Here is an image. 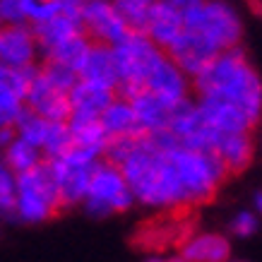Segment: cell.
Wrapping results in <instances>:
<instances>
[{"label": "cell", "mask_w": 262, "mask_h": 262, "mask_svg": "<svg viewBox=\"0 0 262 262\" xmlns=\"http://www.w3.org/2000/svg\"><path fill=\"white\" fill-rule=\"evenodd\" d=\"M46 130H48V120L32 113L29 108H24V113L15 123V135L19 140H24V142H29L32 147H36V149H41V144L46 140Z\"/></svg>", "instance_id": "cell-29"}, {"label": "cell", "mask_w": 262, "mask_h": 262, "mask_svg": "<svg viewBox=\"0 0 262 262\" xmlns=\"http://www.w3.org/2000/svg\"><path fill=\"white\" fill-rule=\"evenodd\" d=\"M39 58V41L29 24H12L0 29V68L27 70V68H36Z\"/></svg>", "instance_id": "cell-11"}, {"label": "cell", "mask_w": 262, "mask_h": 262, "mask_svg": "<svg viewBox=\"0 0 262 262\" xmlns=\"http://www.w3.org/2000/svg\"><path fill=\"white\" fill-rule=\"evenodd\" d=\"M15 127H0V154L8 149L10 144H12V140H15Z\"/></svg>", "instance_id": "cell-36"}, {"label": "cell", "mask_w": 262, "mask_h": 262, "mask_svg": "<svg viewBox=\"0 0 262 262\" xmlns=\"http://www.w3.org/2000/svg\"><path fill=\"white\" fill-rule=\"evenodd\" d=\"M166 56L171 58L188 77H198L200 72L205 70L207 65L212 63L219 53L212 51L205 41H200L195 34L183 29V34L173 41V46L166 51Z\"/></svg>", "instance_id": "cell-16"}, {"label": "cell", "mask_w": 262, "mask_h": 262, "mask_svg": "<svg viewBox=\"0 0 262 262\" xmlns=\"http://www.w3.org/2000/svg\"><path fill=\"white\" fill-rule=\"evenodd\" d=\"M260 226V216L255 214L253 209H241L236 214L231 216L229 222V231L233 236H238V238H248V236H253L255 231Z\"/></svg>", "instance_id": "cell-33"}, {"label": "cell", "mask_w": 262, "mask_h": 262, "mask_svg": "<svg viewBox=\"0 0 262 262\" xmlns=\"http://www.w3.org/2000/svg\"><path fill=\"white\" fill-rule=\"evenodd\" d=\"M144 92L157 96L168 108H176L178 103L188 101V75L168 56H164L149 72V77L144 82Z\"/></svg>", "instance_id": "cell-14"}, {"label": "cell", "mask_w": 262, "mask_h": 262, "mask_svg": "<svg viewBox=\"0 0 262 262\" xmlns=\"http://www.w3.org/2000/svg\"><path fill=\"white\" fill-rule=\"evenodd\" d=\"M231 246L222 233H195L188 236L181 246V257L185 262H226Z\"/></svg>", "instance_id": "cell-19"}, {"label": "cell", "mask_w": 262, "mask_h": 262, "mask_svg": "<svg viewBox=\"0 0 262 262\" xmlns=\"http://www.w3.org/2000/svg\"><path fill=\"white\" fill-rule=\"evenodd\" d=\"M15 198H17V176L0 159V219H15Z\"/></svg>", "instance_id": "cell-31"}, {"label": "cell", "mask_w": 262, "mask_h": 262, "mask_svg": "<svg viewBox=\"0 0 262 262\" xmlns=\"http://www.w3.org/2000/svg\"><path fill=\"white\" fill-rule=\"evenodd\" d=\"M226 262H243V260H226Z\"/></svg>", "instance_id": "cell-40"}, {"label": "cell", "mask_w": 262, "mask_h": 262, "mask_svg": "<svg viewBox=\"0 0 262 262\" xmlns=\"http://www.w3.org/2000/svg\"><path fill=\"white\" fill-rule=\"evenodd\" d=\"M198 106L207 118V123L216 133H250L255 125L243 111H238L231 103L219 101V99H200Z\"/></svg>", "instance_id": "cell-20"}, {"label": "cell", "mask_w": 262, "mask_h": 262, "mask_svg": "<svg viewBox=\"0 0 262 262\" xmlns=\"http://www.w3.org/2000/svg\"><path fill=\"white\" fill-rule=\"evenodd\" d=\"M111 48L113 58H116V70H118L116 94L123 96V99H133L135 94H140L144 89L149 72L166 56L147 34L133 32V29L125 34V39H120Z\"/></svg>", "instance_id": "cell-5"}, {"label": "cell", "mask_w": 262, "mask_h": 262, "mask_svg": "<svg viewBox=\"0 0 262 262\" xmlns=\"http://www.w3.org/2000/svg\"><path fill=\"white\" fill-rule=\"evenodd\" d=\"M24 106L32 113L46 118L48 123H68V118H70V96L58 87H53L41 75V70H36L32 84L27 89Z\"/></svg>", "instance_id": "cell-12"}, {"label": "cell", "mask_w": 262, "mask_h": 262, "mask_svg": "<svg viewBox=\"0 0 262 262\" xmlns=\"http://www.w3.org/2000/svg\"><path fill=\"white\" fill-rule=\"evenodd\" d=\"M32 29H34V36H36V41H39L41 56L51 53L53 48H58L60 43H65V41H70L72 36L84 34V32H82L80 19L68 17V15H56L53 19L36 24V27H32Z\"/></svg>", "instance_id": "cell-25"}, {"label": "cell", "mask_w": 262, "mask_h": 262, "mask_svg": "<svg viewBox=\"0 0 262 262\" xmlns=\"http://www.w3.org/2000/svg\"><path fill=\"white\" fill-rule=\"evenodd\" d=\"M200 99H219L257 123L262 116V80L241 46L229 48L195 77Z\"/></svg>", "instance_id": "cell-2"}, {"label": "cell", "mask_w": 262, "mask_h": 262, "mask_svg": "<svg viewBox=\"0 0 262 262\" xmlns=\"http://www.w3.org/2000/svg\"><path fill=\"white\" fill-rule=\"evenodd\" d=\"M253 212L257 216H262V190H257L253 195Z\"/></svg>", "instance_id": "cell-38"}, {"label": "cell", "mask_w": 262, "mask_h": 262, "mask_svg": "<svg viewBox=\"0 0 262 262\" xmlns=\"http://www.w3.org/2000/svg\"><path fill=\"white\" fill-rule=\"evenodd\" d=\"M168 159L176 168L178 183L183 190L185 207L202 205L216 195L219 185L226 181V168L214 157V151L185 149V147H171Z\"/></svg>", "instance_id": "cell-4"}, {"label": "cell", "mask_w": 262, "mask_h": 262, "mask_svg": "<svg viewBox=\"0 0 262 262\" xmlns=\"http://www.w3.org/2000/svg\"><path fill=\"white\" fill-rule=\"evenodd\" d=\"M118 168L125 176L135 202L154 209L185 207L181 183L168 159V149H161L149 135L137 137L133 151Z\"/></svg>", "instance_id": "cell-1"}, {"label": "cell", "mask_w": 262, "mask_h": 262, "mask_svg": "<svg viewBox=\"0 0 262 262\" xmlns=\"http://www.w3.org/2000/svg\"><path fill=\"white\" fill-rule=\"evenodd\" d=\"M133 111H135L137 125L142 135H154L168 127V118H171V108L164 101H159L157 96H151L149 92H140L133 99H127Z\"/></svg>", "instance_id": "cell-22"}, {"label": "cell", "mask_w": 262, "mask_h": 262, "mask_svg": "<svg viewBox=\"0 0 262 262\" xmlns=\"http://www.w3.org/2000/svg\"><path fill=\"white\" fill-rule=\"evenodd\" d=\"M68 96H70V113H82V116H96L99 118L118 94L111 87L77 80V84L70 89Z\"/></svg>", "instance_id": "cell-21"}, {"label": "cell", "mask_w": 262, "mask_h": 262, "mask_svg": "<svg viewBox=\"0 0 262 262\" xmlns=\"http://www.w3.org/2000/svg\"><path fill=\"white\" fill-rule=\"evenodd\" d=\"M164 3H168V5H173V8H178V10H188L190 5L200 3V0H164Z\"/></svg>", "instance_id": "cell-37"}, {"label": "cell", "mask_w": 262, "mask_h": 262, "mask_svg": "<svg viewBox=\"0 0 262 262\" xmlns=\"http://www.w3.org/2000/svg\"><path fill=\"white\" fill-rule=\"evenodd\" d=\"M133 205H135V198L130 192L125 176L120 173V168L113 166L111 161L101 159L96 164L92 178H89L87 195L82 200L84 212L89 216L103 219V216L127 212Z\"/></svg>", "instance_id": "cell-7"}, {"label": "cell", "mask_w": 262, "mask_h": 262, "mask_svg": "<svg viewBox=\"0 0 262 262\" xmlns=\"http://www.w3.org/2000/svg\"><path fill=\"white\" fill-rule=\"evenodd\" d=\"M157 0H113V5L118 8L120 17L133 32H142L144 22L149 17V10Z\"/></svg>", "instance_id": "cell-30"}, {"label": "cell", "mask_w": 262, "mask_h": 262, "mask_svg": "<svg viewBox=\"0 0 262 262\" xmlns=\"http://www.w3.org/2000/svg\"><path fill=\"white\" fill-rule=\"evenodd\" d=\"M212 151H214L216 159L222 161L226 173H241L253 161L255 142L250 133H219Z\"/></svg>", "instance_id": "cell-17"}, {"label": "cell", "mask_w": 262, "mask_h": 262, "mask_svg": "<svg viewBox=\"0 0 262 262\" xmlns=\"http://www.w3.org/2000/svg\"><path fill=\"white\" fill-rule=\"evenodd\" d=\"M183 29L195 34L212 51L224 53L241 43L243 19L229 0H200L183 10Z\"/></svg>", "instance_id": "cell-3"}, {"label": "cell", "mask_w": 262, "mask_h": 262, "mask_svg": "<svg viewBox=\"0 0 262 262\" xmlns=\"http://www.w3.org/2000/svg\"><path fill=\"white\" fill-rule=\"evenodd\" d=\"M68 127H70L72 144L87 149L96 157H103V151L108 147V135L103 133L101 120L96 116H82V113H70L68 118Z\"/></svg>", "instance_id": "cell-23"}, {"label": "cell", "mask_w": 262, "mask_h": 262, "mask_svg": "<svg viewBox=\"0 0 262 262\" xmlns=\"http://www.w3.org/2000/svg\"><path fill=\"white\" fill-rule=\"evenodd\" d=\"M0 70H3V68H0Z\"/></svg>", "instance_id": "cell-42"}, {"label": "cell", "mask_w": 262, "mask_h": 262, "mask_svg": "<svg viewBox=\"0 0 262 262\" xmlns=\"http://www.w3.org/2000/svg\"><path fill=\"white\" fill-rule=\"evenodd\" d=\"M63 209L56 183L48 173L46 161L41 166L17 176L15 219L22 224H43Z\"/></svg>", "instance_id": "cell-6"}, {"label": "cell", "mask_w": 262, "mask_h": 262, "mask_svg": "<svg viewBox=\"0 0 262 262\" xmlns=\"http://www.w3.org/2000/svg\"><path fill=\"white\" fill-rule=\"evenodd\" d=\"M142 34H147L166 53L168 48L173 46V41L183 34V10L168 5L164 0H157L149 10Z\"/></svg>", "instance_id": "cell-15"}, {"label": "cell", "mask_w": 262, "mask_h": 262, "mask_svg": "<svg viewBox=\"0 0 262 262\" xmlns=\"http://www.w3.org/2000/svg\"><path fill=\"white\" fill-rule=\"evenodd\" d=\"M36 68L27 70H0V127H15L19 116L24 113V96L32 84Z\"/></svg>", "instance_id": "cell-13"}, {"label": "cell", "mask_w": 262, "mask_h": 262, "mask_svg": "<svg viewBox=\"0 0 262 262\" xmlns=\"http://www.w3.org/2000/svg\"><path fill=\"white\" fill-rule=\"evenodd\" d=\"M111 3H113V0H111Z\"/></svg>", "instance_id": "cell-43"}, {"label": "cell", "mask_w": 262, "mask_h": 262, "mask_svg": "<svg viewBox=\"0 0 262 262\" xmlns=\"http://www.w3.org/2000/svg\"><path fill=\"white\" fill-rule=\"evenodd\" d=\"M151 262H185V260L178 253V255H171V257H157V260H151Z\"/></svg>", "instance_id": "cell-39"}, {"label": "cell", "mask_w": 262, "mask_h": 262, "mask_svg": "<svg viewBox=\"0 0 262 262\" xmlns=\"http://www.w3.org/2000/svg\"><path fill=\"white\" fill-rule=\"evenodd\" d=\"M0 159H3V164H5L12 173L19 176V173H27V171L41 166V164H43V154H41V149L32 147L29 142H24V140L15 137L12 144L0 154Z\"/></svg>", "instance_id": "cell-26"}, {"label": "cell", "mask_w": 262, "mask_h": 262, "mask_svg": "<svg viewBox=\"0 0 262 262\" xmlns=\"http://www.w3.org/2000/svg\"><path fill=\"white\" fill-rule=\"evenodd\" d=\"M80 24L92 43H103V46H116L130 32V27L111 0H87L82 8Z\"/></svg>", "instance_id": "cell-10"}, {"label": "cell", "mask_w": 262, "mask_h": 262, "mask_svg": "<svg viewBox=\"0 0 262 262\" xmlns=\"http://www.w3.org/2000/svg\"><path fill=\"white\" fill-rule=\"evenodd\" d=\"M56 3H58V8H60V15H68V17L80 19L82 8H84V3H87V0H56Z\"/></svg>", "instance_id": "cell-35"}, {"label": "cell", "mask_w": 262, "mask_h": 262, "mask_svg": "<svg viewBox=\"0 0 262 262\" xmlns=\"http://www.w3.org/2000/svg\"><path fill=\"white\" fill-rule=\"evenodd\" d=\"M0 24H3V27L27 24L24 0H0Z\"/></svg>", "instance_id": "cell-34"}, {"label": "cell", "mask_w": 262, "mask_h": 262, "mask_svg": "<svg viewBox=\"0 0 262 262\" xmlns=\"http://www.w3.org/2000/svg\"><path fill=\"white\" fill-rule=\"evenodd\" d=\"M75 144H72V135L68 123H48L46 130V140L41 144V154H43V161L56 159V157H63L65 151H70Z\"/></svg>", "instance_id": "cell-28"}, {"label": "cell", "mask_w": 262, "mask_h": 262, "mask_svg": "<svg viewBox=\"0 0 262 262\" xmlns=\"http://www.w3.org/2000/svg\"><path fill=\"white\" fill-rule=\"evenodd\" d=\"M168 135L173 137V142L185 149H200V151H212L216 140L214 127L207 123L202 116L198 103L188 101L178 103L176 108H171V118H168Z\"/></svg>", "instance_id": "cell-9"}, {"label": "cell", "mask_w": 262, "mask_h": 262, "mask_svg": "<svg viewBox=\"0 0 262 262\" xmlns=\"http://www.w3.org/2000/svg\"><path fill=\"white\" fill-rule=\"evenodd\" d=\"M77 75H80V80L118 89V70H116L113 48L103 46V43H92L87 51V56H84V60H82V68Z\"/></svg>", "instance_id": "cell-18"}, {"label": "cell", "mask_w": 262, "mask_h": 262, "mask_svg": "<svg viewBox=\"0 0 262 262\" xmlns=\"http://www.w3.org/2000/svg\"><path fill=\"white\" fill-rule=\"evenodd\" d=\"M89 46H92V41L87 39V34H77V36H72L70 41H65V43H60L58 48H53L51 53H46L43 60H46V63L65 65V68H70V70L80 72L82 60L87 56Z\"/></svg>", "instance_id": "cell-27"}, {"label": "cell", "mask_w": 262, "mask_h": 262, "mask_svg": "<svg viewBox=\"0 0 262 262\" xmlns=\"http://www.w3.org/2000/svg\"><path fill=\"white\" fill-rule=\"evenodd\" d=\"M0 29H3V24H0Z\"/></svg>", "instance_id": "cell-41"}, {"label": "cell", "mask_w": 262, "mask_h": 262, "mask_svg": "<svg viewBox=\"0 0 262 262\" xmlns=\"http://www.w3.org/2000/svg\"><path fill=\"white\" fill-rule=\"evenodd\" d=\"M99 161H101V157H96V154H92L87 149H80V147H72L70 151H65L63 157L46 161L48 173H51L58 195H60V205L63 207L82 205V200L87 195L89 178H92Z\"/></svg>", "instance_id": "cell-8"}, {"label": "cell", "mask_w": 262, "mask_h": 262, "mask_svg": "<svg viewBox=\"0 0 262 262\" xmlns=\"http://www.w3.org/2000/svg\"><path fill=\"white\" fill-rule=\"evenodd\" d=\"M101 120V127L103 133L108 135V140H118V137H135V135H142L140 133V125H137V118H135V111L127 99L123 96H116L108 108L99 116Z\"/></svg>", "instance_id": "cell-24"}, {"label": "cell", "mask_w": 262, "mask_h": 262, "mask_svg": "<svg viewBox=\"0 0 262 262\" xmlns=\"http://www.w3.org/2000/svg\"><path fill=\"white\" fill-rule=\"evenodd\" d=\"M39 70L53 87H58L60 92H65V94H70V89L80 80V75L75 70L65 68V65H58V63H46V60H43V65H39Z\"/></svg>", "instance_id": "cell-32"}]
</instances>
